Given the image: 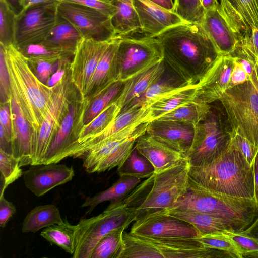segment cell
<instances>
[{"label":"cell","instance_id":"31","mask_svg":"<svg viewBox=\"0 0 258 258\" xmlns=\"http://www.w3.org/2000/svg\"><path fill=\"white\" fill-rule=\"evenodd\" d=\"M119 178L107 189L92 197H87L81 205L89 207L87 213L90 214L100 203L109 201L116 203L123 199L140 183L141 179L130 176H119Z\"/></svg>","mask_w":258,"mask_h":258},{"label":"cell","instance_id":"5","mask_svg":"<svg viewBox=\"0 0 258 258\" xmlns=\"http://www.w3.org/2000/svg\"><path fill=\"white\" fill-rule=\"evenodd\" d=\"M172 209L215 216L232 222L244 231L258 218V203L255 199L213 191L199 185L190 177L186 191Z\"/></svg>","mask_w":258,"mask_h":258},{"label":"cell","instance_id":"19","mask_svg":"<svg viewBox=\"0 0 258 258\" xmlns=\"http://www.w3.org/2000/svg\"><path fill=\"white\" fill-rule=\"evenodd\" d=\"M72 166L57 163L31 165L23 172L26 187L37 197L71 181L74 176Z\"/></svg>","mask_w":258,"mask_h":258},{"label":"cell","instance_id":"16","mask_svg":"<svg viewBox=\"0 0 258 258\" xmlns=\"http://www.w3.org/2000/svg\"><path fill=\"white\" fill-rule=\"evenodd\" d=\"M110 40L82 38L76 46L71 63V79L83 100L86 97L96 67Z\"/></svg>","mask_w":258,"mask_h":258},{"label":"cell","instance_id":"10","mask_svg":"<svg viewBox=\"0 0 258 258\" xmlns=\"http://www.w3.org/2000/svg\"><path fill=\"white\" fill-rule=\"evenodd\" d=\"M189 169L186 160L174 167L155 173L152 187L138 209L136 220L150 215L168 213L186 190Z\"/></svg>","mask_w":258,"mask_h":258},{"label":"cell","instance_id":"43","mask_svg":"<svg viewBox=\"0 0 258 258\" xmlns=\"http://www.w3.org/2000/svg\"><path fill=\"white\" fill-rule=\"evenodd\" d=\"M17 47L27 58L56 62L60 59L73 57L66 52L48 46L43 41Z\"/></svg>","mask_w":258,"mask_h":258},{"label":"cell","instance_id":"36","mask_svg":"<svg viewBox=\"0 0 258 258\" xmlns=\"http://www.w3.org/2000/svg\"><path fill=\"white\" fill-rule=\"evenodd\" d=\"M211 104H206L192 101L158 118V120L176 121L188 123L194 126L207 116Z\"/></svg>","mask_w":258,"mask_h":258},{"label":"cell","instance_id":"58","mask_svg":"<svg viewBox=\"0 0 258 258\" xmlns=\"http://www.w3.org/2000/svg\"><path fill=\"white\" fill-rule=\"evenodd\" d=\"M243 232L253 238L258 242V218Z\"/></svg>","mask_w":258,"mask_h":258},{"label":"cell","instance_id":"32","mask_svg":"<svg viewBox=\"0 0 258 258\" xmlns=\"http://www.w3.org/2000/svg\"><path fill=\"white\" fill-rule=\"evenodd\" d=\"M197 88V84L183 85L153 103L149 107L152 120L158 119L177 108L193 101L195 98Z\"/></svg>","mask_w":258,"mask_h":258},{"label":"cell","instance_id":"61","mask_svg":"<svg viewBox=\"0 0 258 258\" xmlns=\"http://www.w3.org/2000/svg\"><path fill=\"white\" fill-rule=\"evenodd\" d=\"M205 11L215 9L219 6L218 0H200Z\"/></svg>","mask_w":258,"mask_h":258},{"label":"cell","instance_id":"3","mask_svg":"<svg viewBox=\"0 0 258 258\" xmlns=\"http://www.w3.org/2000/svg\"><path fill=\"white\" fill-rule=\"evenodd\" d=\"M154 174L140 183L122 200L110 203L99 215L81 219L76 225L75 250L73 258H91L99 241L110 232L127 228L137 218L138 208L150 191Z\"/></svg>","mask_w":258,"mask_h":258},{"label":"cell","instance_id":"49","mask_svg":"<svg viewBox=\"0 0 258 258\" xmlns=\"http://www.w3.org/2000/svg\"><path fill=\"white\" fill-rule=\"evenodd\" d=\"M239 248L243 258H258V242L253 238L240 232H227Z\"/></svg>","mask_w":258,"mask_h":258},{"label":"cell","instance_id":"33","mask_svg":"<svg viewBox=\"0 0 258 258\" xmlns=\"http://www.w3.org/2000/svg\"><path fill=\"white\" fill-rule=\"evenodd\" d=\"M64 223L58 208L51 204L39 205L29 212L22 227L23 233H35L53 224Z\"/></svg>","mask_w":258,"mask_h":258},{"label":"cell","instance_id":"45","mask_svg":"<svg viewBox=\"0 0 258 258\" xmlns=\"http://www.w3.org/2000/svg\"><path fill=\"white\" fill-rule=\"evenodd\" d=\"M173 12L186 22L201 24L205 13L200 0H174Z\"/></svg>","mask_w":258,"mask_h":258},{"label":"cell","instance_id":"23","mask_svg":"<svg viewBox=\"0 0 258 258\" xmlns=\"http://www.w3.org/2000/svg\"><path fill=\"white\" fill-rule=\"evenodd\" d=\"M120 38L117 36L109 41L96 67L84 100L90 102L117 81V54Z\"/></svg>","mask_w":258,"mask_h":258},{"label":"cell","instance_id":"22","mask_svg":"<svg viewBox=\"0 0 258 258\" xmlns=\"http://www.w3.org/2000/svg\"><path fill=\"white\" fill-rule=\"evenodd\" d=\"M10 103L13 124L12 155L19 160L21 167L31 165L33 130L12 94Z\"/></svg>","mask_w":258,"mask_h":258},{"label":"cell","instance_id":"40","mask_svg":"<svg viewBox=\"0 0 258 258\" xmlns=\"http://www.w3.org/2000/svg\"><path fill=\"white\" fill-rule=\"evenodd\" d=\"M122 227L113 230L101 239L95 246L91 258H119L124 244Z\"/></svg>","mask_w":258,"mask_h":258},{"label":"cell","instance_id":"44","mask_svg":"<svg viewBox=\"0 0 258 258\" xmlns=\"http://www.w3.org/2000/svg\"><path fill=\"white\" fill-rule=\"evenodd\" d=\"M1 195L6 188L23 174L19 161L12 155L0 150Z\"/></svg>","mask_w":258,"mask_h":258},{"label":"cell","instance_id":"38","mask_svg":"<svg viewBox=\"0 0 258 258\" xmlns=\"http://www.w3.org/2000/svg\"><path fill=\"white\" fill-rule=\"evenodd\" d=\"M119 176H130L140 179L148 178L155 173L151 163L134 147L126 160L117 167Z\"/></svg>","mask_w":258,"mask_h":258},{"label":"cell","instance_id":"46","mask_svg":"<svg viewBox=\"0 0 258 258\" xmlns=\"http://www.w3.org/2000/svg\"><path fill=\"white\" fill-rule=\"evenodd\" d=\"M196 239L206 247L227 251L235 258H243L237 245L226 233L208 234Z\"/></svg>","mask_w":258,"mask_h":258},{"label":"cell","instance_id":"8","mask_svg":"<svg viewBox=\"0 0 258 258\" xmlns=\"http://www.w3.org/2000/svg\"><path fill=\"white\" fill-rule=\"evenodd\" d=\"M149 122L132 124L90 146L79 157L85 171L101 172L119 166L131 153L137 139L146 134Z\"/></svg>","mask_w":258,"mask_h":258},{"label":"cell","instance_id":"42","mask_svg":"<svg viewBox=\"0 0 258 258\" xmlns=\"http://www.w3.org/2000/svg\"><path fill=\"white\" fill-rule=\"evenodd\" d=\"M16 16L8 0H0V44H14Z\"/></svg>","mask_w":258,"mask_h":258},{"label":"cell","instance_id":"37","mask_svg":"<svg viewBox=\"0 0 258 258\" xmlns=\"http://www.w3.org/2000/svg\"><path fill=\"white\" fill-rule=\"evenodd\" d=\"M120 107L114 102L108 105L91 122L84 126L79 134L71 156L76 147L108 128L120 113Z\"/></svg>","mask_w":258,"mask_h":258},{"label":"cell","instance_id":"39","mask_svg":"<svg viewBox=\"0 0 258 258\" xmlns=\"http://www.w3.org/2000/svg\"><path fill=\"white\" fill-rule=\"evenodd\" d=\"M123 83L120 81L114 82L89 102L84 116L83 126L91 122L116 100L122 89Z\"/></svg>","mask_w":258,"mask_h":258},{"label":"cell","instance_id":"13","mask_svg":"<svg viewBox=\"0 0 258 258\" xmlns=\"http://www.w3.org/2000/svg\"><path fill=\"white\" fill-rule=\"evenodd\" d=\"M58 2L43 4L17 13L14 44L20 47L44 40L57 20Z\"/></svg>","mask_w":258,"mask_h":258},{"label":"cell","instance_id":"52","mask_svg":"<svg viewBox=\"0 0 258 258\" xmlns=\"http://www.w3.org/2000/svg\"><path fill=\"white\" fill-rule=\"evenodd\" d=\"M80 5L100 11L104 14L111 17L116 11L115 6L111 2L102 0H58Z\"/></svg>","mask_w":258,"mask_h":258},{"label":"cell","instance_id":"35","mask_svg":"<svg viewBox=\"0 0 258 258\" xmlns=\"http://www.w3.org/2000/svg\"><path fill=\"white\" fill-rule=\"evenodd\" d=\"M162 78L133 100L120 112L129 108H149L151 104L164 95L187 85L183 83H175L171 80H163Z\"/></svg>","mask_w":258,"mask_h":258},{"label":"cell","instance_id":"20","mask_svg":"<svg viewBox=\"0 0 258 258\" xmlns=\"http://www.w3.org/2000/svg\"><path fill=\"white\" fill-rule=\"evenodd\" d=\"M146 133L186 157L192 143L195 127L184 122L155 119L149 122Z\"/></svg>","mask_w":258,"mask_h":258},{"label":"cell","instance_id":"24","mask_svg":"<svg viewBox=\"0 0 258 258\" xmlns=\"http://www.w3.org/2000/svg\"><path fill=\"white\" fill-rule=\"evenodd\" d=\"M135 147L151 163L155 173L174 167L186 160V157L180 153L146 133L137 139Z\"/></svg>","mask_w":258,"mask_h":258},{"label":"cell","instance_id":"60","mask_svg":"<svg viewBox=\"0 0 258 258\" xmlns=\"http://www.w3.org/2000/svg\"><path fill=\"white\" fill-rule=\"evenodd\" d=\"M254 174L255 198L258 203V151L254 161Z\"/></svg>","mask_w":258,"mask_h":258},{"label":"cell","instance_id":"54","mask_svg":"<svg viewBox=\"0 0 258 258\" xmlns=\"http://www.w3.org/2000/svg\"><path fill=\"white\" fill-rule=\"evenodd\" d=\"M14 205L7 200L4 195L0 196V226L4 228L10 219L16 213Z\"/></svg>","mask_w":258,"mask_h":258},{"label":"cell","instance_id":"51","mask_svg":"<svg viewBox=\"0 0 258 258\" xmlns=\"http://www.w3.org/2000/svg\"><path fill=\"white\" fill-rule=\"evenodd\" d=\"M0 56L1 103H5L10 101L11 92L9 74L5 59L4 47L2 44H0Z\"/></svg>","mask_w":258,"mask_h":258},{"label":"cell","instance_id":"7","mask_svg":"<svg viewBox=\"0 0 258 258\" xmlns=\"http://www.w3.org/2000/svg\"><path fill=\"white\" fill-rule=\"evenodd\" d=\"M192 145L187 154L190 166L211 163L229 148L234 133L220 101L211 104L205 119L194 126Z\"/></svg>","mask_w":258,"mask_h":258},{"label":"cell","instance_id":"26","mask_svg":"<svg viewBox=\"0 0 258 258\" xmlns=\"http://www.w3.org/2000/svg\"><path fill=\"white\" fill-rule=\"evenodd\" d=\"M168 214L194 226L201 236L216 233L240 232L244 230L232 222L211 215L187 210L171 209Z\"/></svg>","mask_w":258,"mask_h":258},{"label":"cell","instance_id":"17","mask_svg":"<svg viewBox=\"0 0 258 258\" xmlns=\"http://www.w3.org/2000/svg\"><path fill=\"white\" fill-rule=\"evenodd\" d=\"M130 232L159 238L196 239L201 236L191 224L168 213L155 214L137 219Z\"/></svg>","mask_w":258,"mask_h":258},{"label":"cell","instance_id":"34","mask_svg":"<svg viewBox=\"0 0 258 258\" xmlns=\"http://www.w3.org/2000/svg\"><path fill=\"white\" fill-rule=\"evenodd\" d=\"M76 228V225L70 224L66 219L62 224L45 228L40 235L51 245L55 244L73 255L75 250Z\"/></svg>","mask_w":258,"mask_h":258},{"label":"cell","instance_id":"62","mask_svg":"<svg viewBox=\"0 0 258 258\" xmlns=\"http://www.w3.org/2000/svg\"><path fill=\"white\" fill-rule=\"evenodd\" d=\"M102 1L112 3V2L114 0H102Z\"/></svg>","mask_w":258,"mask_h":258},{"label":"cell","instance_id":"41","mask_svg":"<svg viewBox=\"0 0 258 258\" xmlns=\"http://www.w3.org/2000/svg\"><path fill=\"white\" fill-rule=\"evenodd\" d=\"M239 63L258 90V58L243 43L238 42L234 50L229 54Z\"/></svg>","mask_w":258,"mask_h":258},{"label":"cell","instance_id":"11","mask_svg":"<svg viewBox=\"0 0 258 258\" xmlns=\"http://www.w3.org/2000/svg\"><path fill=\"white\" fill-rule=\"evenodd\" d=\"M163 60L162 48L155 37L142 35L120 37L116 81L124 82Z\"/></svg>","mask_w":258,"mask_h":258},{"label":"cell","instance_id":"9","mask_svg":"<svg viewBox=\"0 0 258 258\" xmlns=\"http://www.w3.org/2000/svg\"><path fill=\"white\" fill-rule=\"evenodd\" d=\"M219 101L233 131L258 147V90L251 82L228 88Z\"/></svg>","mask_w":258,"mask_h":258},{"label":"cell","instance_id":"50","mask_svg":"<svg viewBox=\"0 0 258 258\" xmlns=\"http://www.w3.org/2000/svg\"><path fill=\"white\" fill-rule=\"evenodd\" d=\"M231 144L242 153L250 165L254 164V159L258 151V147L245 138L235 132L232 136Z\"/></svg>","mask_w":258,"mask_h":258},{"label":"cell","instance_id":"48","mask_svg":"<svg viewBox=\"0 0 258 258\" xmlns=\"http://www.w3.org/2000/svg\"><path fill=\"white\" fill-rule=\"evenodd\" d=\"M251 28L258 29V0H231Z\"/></svg>","mask_w":258,"mask_h":258},{"label":"cell","instance_id":"18","mask_svg":"<svg viewBox=\"0 0 258 258\" xmlns=\"http://www.w3.org/2000/svg\"><path fill=\"white\" fill-rule=\"evenodd\" d=\"M234 60L230 55H221L197 84L194 101L210 104L219 100L230 87Z\"/></svg>","mask_w":258,"mask_h":258},{"label":"cell","instance_id":"28","mask_svg":"<svg viewBox=\"0 0 258 258\" xmlns=\"http://www.w3.org/2000/svg\"><path fill=\"white\" fill-rule=\"evenodd\" d=\"M165 66L163 60L124 82L122 89L115 101L121 109L158 81L163 77Z\"/></svg>","mask_w":258,"mask_h":258},{"label":"cell","instance_id":"25","mask_svg":"<svg viewBox=\"0 0 258 258\" xmlns=\"http://www.w3.org/2000/svg\"><path fill=\"white\" fill-rule=\"evenodd\" d=\"M218 7L205 11L201 25L219 52L229 55L236 47L239 37L220 12Z\"/></svg>","mask_w":258,"mask_h":258},{"label":"cell","instance_id":"53","mask_svg":"<svg viewBox=\"0 0 258 258\" xmlns=\"http://www.w3.org/2000/svg\"><path fill=\"white\" fill-rule=\"evenodd\" d=\"M0 108V126L3 128L8 141L12 145L13 124L10 101L5 103H1Z\"/></svg>","mask_w":258,"mask_h":258},{"label":"cell","instance_id":"15","mask_svg":"<svg viewBox=\"0 0 258 258\" xmlns=\"http://www.w3.org/2000/svg\"><path fill=\"white\" fill-rule=\"evenodd\" d=\"M77 89L71 75L56 88L53 106L34 137L32 163L41 164L45 154L58 131Z\"/></svg>","mask_w":258,"mask_h":258},{"label":"cell","instance_id":"2","mask_svg":"<svg viewBox=\"0 0 258 258\" xmlns=\"http://www.w3.org/2000/svg\"><path fill=\"white\" fill-rule=\"evenodd\" d=\"M4 47L11 94L33 130L34 142L52 108L58 85L50 87L41 82L30 68L27 57L14 44Z\"/></svg>","mask_w":258,"mask_h":258},{"label":"cell","instance_id":"30","mask_svg":"<svg viewBox=\"0 0 258 258\" xmlns=\"http://www.w3.org/2000/svg\"><path fill=\"white\" fill-rule=\"evenodd\" d=\"M82 38L75 27L58 15L56 23L43 42L49 46L74 56Z\"/></svg>","mask_w":258,"mask_h":258},{"label":"cell","instance_id":"14","mask_svg":"<svg viewBox=\"0 0 258 258\" xmlns=\"http://www.w3.org/2000/svg\"><path fill=\"white\" fill-rule=\"evenodd\" d=\"M57 11L58 15L70 22L82 38L105 41L117 36L111 18L98 10L74 3L59 1Z\"/></svg>","mask_w":258,"mask_h":258},{"label":"cell","instance_id":"59","mask_svg":"<svg viewBox=\"0 0 258 258\" xmlns=\"http://www.w3.org/2000/svg\"><path fill=\"white\" fill-rule=\"evenodd\" d=\"M157 5L167 10L173 12L174 0H149Z\"/></svg>","mask_w":258,"mask_h":258},{"label":"cell","instance_id":"6","mask_svg":"<svg viewBox=\"0 0 258 258\" xmlns=\"http://www.w3.org/2000/svg\"><path fill=\"white\" fill-rule=\"evenodd\" d=\"M119 258H235L231 253L207 247L195 238H159L123 233Z\"/></svg>","mask_w":258,"mask_h":258},{"label":"cell","instance_id":"27","mask_svg":"<svg viewBox=\"0 0 258 258\" xmlns=\"http://www.w3.org/2000/svg\"><path fill=\"white\" fill-rule=\"evenodd\" d=\"M151 120V113L149 108H129L121 111L108 128L85 142L78 145L71 157L79 158L90 146L108 136L135 123L150 122Z\"/></svg>","mask_w":258,"mask_h":258},{"label":"cell","instance_id":"21","mask_svg":"<svg viewBox=\"0 0 258 258\" xmlns=\"http://www.w3.org/2000/svg\"><path fill=\"white\" fill-rule=\"evenodd\" d=\"M143 36L155 37L166 29L185 22L178 15L149 0H133Z\"/></svg>","mask_w":258,"mask_h":258},{"label":"cell","instance_id":"4","mask_svg":"<svg viewBox=\"0 0 258 258\" xmlns=\"http://www.w3.org/2000/svg\"><path fill=\"white\" fill-rule=\"evenodd\" d=\"M189 176L208 190L226 195L255 199L254 164L231 144L220 157L210 164L190 166Z\"/></svg>","mask_w":258,"mask_h":258},{"label":"cell","instance_id":"47","mask_svg":"<svg viewBox=\"0 0 258 258\" xmlns=\"http://www.w3.org/2000/svg\"><path fill=\"white\" fill-rule=\"evenodd\" d=\"M27 58L32 72L41 82L46 85L51 75L57 70L62 60L50 62L38 58Z\"/></svg>","mask_w":258,"mask_h":258},{"label":"cell","instance_id":"12","mask_svg":"<svg viewBox=\"0 0 258 258\" xmlns=\"http://www.w3.org/2000/svg\"><path fill=\"white\" fill-rule=\"evenodd\" d=\"M89 102L83 100L76 90L60 126L43 159L42 163H57L70 157L83 127V118Z\"/></svg>","mask_w":258,"mask_h":258},{"label":"cell","instance_id":"57","mask_svg":"<svg viewBox=\"0 0 258 258\" xmlns=\"http://www.w3.org/2000/svg\"><path fill=\"white\" fill-rule=\"evenodd\" d=\"M56 1L57 0H18V2L22 7L21 10L24 11L31 7Z\"/></svg>","mask_w":258,"mask_h":258},{"label":"cell","instance_id":"56","mask_svg":"<svg viewBox=\"0 0 258 258\" xmlns=\"http://www.w3.org/2000/svg\"><path fill=\"white\" fill-rule=\"evenodd\" d=\"M245 39L248 46L258 58V29H252L251 32L246 36Z\"/></svg>","mask_w":258,"mask_h":258},{"label":"cell","instance_id":"55","mask_svg":"<svg viewBox=\"0 0 258 258\" xmlns=\"http://www.w3.org/2000/svg\"><path fill=\"white\" fill-rule=\"evenodd\" d=\"M248 80H249L248 75L241 66L234 61V65L231 77L230 87L243 84Z\"/></svg>","mask_w":258,"mask_h":258},{"label":"cell","instance_id":"1","mask_svg":"<svg viewBox=\"0 0 258 258\" xmlns=\"http://www.w3.org/2000/svg\"><path fill=\"white\" fill-rule=\"evenodd\" d=\"M155 38L161 45L165 64L188 85L197 84L221 55L200 24L185 22Z\"/></svg>","mask_w":258,"mask_h":258},{"label":"cell","instance_id":"29","mask_svg":"<svg viewBox=\"0 0 258 258\" xmlns=\"http://www.w3.org/2000/svg\"><path fill=\"white\" fill-rule=\"evenodd\" d=\"M116 11L111 22L117 36L128 37L142 34L141 25L133 0H114Z\"/></svg>","mask_w":258,"mask_h":258}]
</instances>
